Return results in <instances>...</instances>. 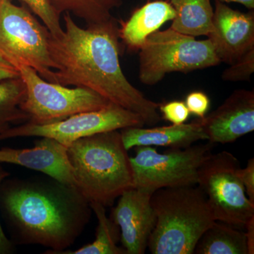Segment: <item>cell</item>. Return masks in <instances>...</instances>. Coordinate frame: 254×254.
I'll return each mask as SVG.
<instances>
[{
  "mask_svg": "<svg viewBox=\"0 0 254 254\" xmlns=\"http://www.w3.org/2000/svg\"><path fill=\"white\" fill-rule=\"evenodd\" d=\"M65 29L58 38L50 36L49 52L55 83L91 89L141 115L145 125L161 120L160 104L145 98L124 74L120 63V34L116 18L83 28L70 13L64 15Z\"/></svg>",
  "mask_w": 254,
  "mask_h": 254,
  "instance_id": "1",
  "label": "cell"
},
{
  "mask_svg": "<svg viewBox=\"0 0 254 254\" xmlns=\"http://www.w3.org/2000/svg\"><path fill=\"white\" fill-rule=\"evenodd\" d=\"M0 212L14 245H41L46 254H60L81 236L92 209L76 187L46 175L5 179Z\"/></svg>",
  "mask_w": 254,
  "mask_h": 254,
  "instance_id": "2",
  "label": "cell"
},
{
  "mask_svg": "<svg viewBox=\"0 0 254 254\" xmlns=\"http://www.w3.org/2000/svg\"><path fill=\"white\" fill-rule=\"evenodd\" d=\"M76 188L89 201L112 206L134 187L128 150L118 130L80 138L67 148Z\"/></svg>",
  "mask_w": 254,
  "mask_h": 254,
  "instance_id": "3",
  "label": "cell"
},
{
  "mask_svg": "<svg viewBox=\"0 0 254 254\" xmlns=\"http://www.w3.org/2000/svg\"><path fill=\"white\" fill-rule=\"evenodd\" d=\"M156 225L148 248L153 254H193L203 233L216 221L199 187H166L151 196Z\"/></svg>",
  "mask_w": 254,
  "mask_h": 254,
  "instance_id": "4",
  "label": "cell"
},
{
  "mask_svg": "<svg viewBox=\"0 0 254 254\" xmlns=\"http://www.w3.org/2000/svg\"><path fill=\"white\" fill-rule=\"evenodd\" d=\"M220 63L209 39L198 41L170 28L147 38L139 50L138 76L143 84L153 86L167 73H187Z\"/></svg>",
  "mask_w": 254,
  "mask_h": 254,
  "instance_id": "5",
  "label": "cell"
},
{
  "mask_svg": "<svg viewBox=\"0 0 254 254\" xmlns=\"http://www.w3.org/2000/svg\"><path fill=\"white\" fill-rule=\"evenodd\" d=\"M50 36L46 26L26 6L0 0V56L17 69L28 66L43 79L55 83Z\"/></svg>",
  "mask_w": 254,
  "mask_h": 254,
  "instance_id": "6",
  "label": "cell"
},
{
  "mask_svg": "<svg viewBox=\"0 0 254 254\" xmlns=\"http://www.w3.org/2000/svg\"><path fill=\"white\" fill-rule=\"evenodd\" d=\"M240 168L238 159L230 152L210 153L198 169L197 183L215 220L240 229L254 217V203L246 194Z\"/></svg>",
  "mask_w": 254,
  "mask_h": 254,
  "instance_id": "7",
  "label": "cell"
},
{
  "mask_svg": "<svg viewBox=\"0 0 254 254\" xmlns=\"http://www.w3.org/2000/svg\"><path fill=\"white\" fill-rule=\"evenodd\" d=\"M18 70L26 86V98L19 107L28 115V123L41 125L54 123L112 104L88 88H69L47 81L28 66H21Z\"/></svg>",
  "mask_w": 254,
  "mask_h": 254,
  "instance_id": "8",
  "label": "cell"
},
{
  "mask_svg": "<svg viewBox=\"0 0 254 254\" xmlns=\"http://www.w3.org/2000/svg\"><path fill=\"white\" fill-rule=\"evenodd\" d=\"M213 143L170 148L158 153L152 146L135 147L130 157L134 187L155 192L166 187L195 186L198 171L210 154Z\"/></svg>",
  "mask_w": 254,
  "mask_h": 254,
  "instance_id": "9",
  "label": "cell"
},
{
  "mask_svg": "<svg viewBox=\"0 0 254 254\" xmlns=\"http://www.w3.org/2000/svg\"><path fill=\"white\" fill-rule=\"evenodd\" d=\"M144 125L141 115L112 103L103 109L76 114L54 123L41 125L27 122L20 126L9 127L0 133V141L16 137H47L68 148L84 137Z\"/></svg>",
  "mask_w": 254,
  "mask_h": 254,
  "instance_id": "10",
  "label": "cell"
},
{
  "mask_svg": "<svg viewBox=\"0 0 254 254\" xmlns=\"http://www.w3.org/2000/svg\"><path fill=\"white\" fill-rule=\"evenodd\" d=\"M154 192L142 189H128L119 197L110 218L120 230V242L127 254H143L157 218L152 206Z\"/></svg>",
  "mask_w": 254,
  "mask_h": 254,
  "instance_id": "11",
  "label": "cell"
},
{
  "mask_svg": "<svg viewBox=\"0 0 254 254\" xmlns=\"http://www.w3.org/2000/svg\"><path fill=\"white\" fill-rule=\"evenodd\" d=\"M208 36L220 62L232 64L254 48V11L241 12L216 0Z\"/></svg>",
  "mask_w": 254,
  "mask_h": 254,
  "instance_id": "12",
  "label": "cell"
},
{
  "mask_svg": "<svg viewBox=\"0 0 254 254\" xmlns=\"http://www.w3.org/2000/svg\"><path fill=\"white\" fill-rule=\"evenodd\" d=\"M208 142L233 143L254 130V92L236 90L220 106L196 120Z\"/></svg>",
  "mask_w": 254,
  "mask_h": 254,
  "instance_id": "13",
  "label": "cell"
},
{
  "mask_svg": "<svg viewBox=\"0 0 254 254\" xmlns=\"http://www.w3.org/2000/svg\"><path fill=\"white\" fill-rule=\"evenodd\" d=\"M41 138L31 148H0V163L20 165L76 187L67 148L53 138Z\"/></svg>",
  "mask_w": 254,
  "mask_h": 254,
  "instance_id": "14",
  "label": "cell"
},
{
  "mask_svg": "<svg viewBox=\"0 0 254 254\" xmlns=\"http://www.w3.org/2000/svg\"><path fill=\"white\" fill-rule=\"evenodd\" d=\"M121 130L122 139L127 150L137 146L185 148L195 142L208 139L196 120L182 125L153 128L131 127Z\"/></svg>",
  "mask_w": 254,
  "mask_h": 254,
  "instance_id": "15",
  "label": "cell"
},
{
  "mask_svg": "<svg viewBox=\"0 0 254 254\" xmlns=\"http://www.w3.org/2000/svg\"><path fill=\"white\" fill-rule=\"evenodd\" d=\"M175 15V9L170 1H148L135 10L128 20L120 21V38L128 50L138 51L150 35L158 31L167 21H173Z\"/></svg>",
  "mask_w": 254,
  "mask_h": 254,
  "instance_id": "16",
  "label": "cell"
},
{
  "mask_svg": "<svg viewBox=\"0 0 254 254\" xmlns=\"http://www.w3.org/2000/svg\"><path fill=\"white\" fill-rule=\"evenodd\" d=\"M175 17L170 28L192 37L208 36L213 27L210 0H170Z\"/></svg>",
  "mask_w": 254,
  "mask_h": 254,
  "instance_id": "17",
  "label": "cell"
},
{
  "mask_svg": "<svg viewBox=\"0 0 254 254\" xmlns=\"http://www.w3.org/2000/svg\"><path fill=\"white\" fill-rule=\"evenodd\" d=\"M193 254H249L245 232L216 220L200 237Z\"/></svg>",
  "mask_w": 254,
  "mask_h": 254,
  "instance_id": "18",
  "label": "cell"
},
{
  "mask_svg": "<svg viewBox=\"0 0 254 254\" xmlns=\"http://www.w3.org/2000/svg\"><path fill=\"white\" fill-rule=\"evenodd\" d=\"M90 205L98 220L94 242L73 252L64 251L60 254H127L123 247L118 246L120 230L113 220L107 216L104 205L95 202H91Z\"/></svg>",
  "mask_w": 254,
  "mask_h": 254,
  "instance_id": "19",
  "label": "cell"
},
{
  "mask_svg": "<svg viewBox=\"0 0 254 254\" xmlns=\"http://www.w3.org/2000/svg\"><path fill=\"white\" fill-rule=\"evenodd\" d=\"M55 12L72 13L87 24L105 22L113 17L112 10L121 6L122 0H48Z\"/></svg>",
  "mask_w": 254,
  "mask_h": 254,
  "instance_id": "20",
  "label": "cell"
},
{
  "mask_svg": "<svg viewBox=\"0 0 254 254\" xmlns=\"http://www.w3.org/2000/svg\"><path fill=\"white\" fill-rule=\"evenodd\" d=\"M26 95V84L21 76L0 81V122L28 121V115L19 107Z\"/></svg>",
  "mask_w": 254,
  "mask_h": 254,
  "instance_id": "21",
  "label": "cell"
},
{
  "mask_svg": "<svg viewBox=\"0 0 254 254\" xmlns=\"http://www.w3.org/2000/svg\"><path fill=\"white\" fill-rule=\"evenodd\" d=\"M12 1V0H11ZM33 14L43 21L52 36L58 38L64 30L60 23V16L57 14L48 0H19Z\"/></svg>",
  "mask_w": 254,
  "mask_h": 254,
  "instance_id": "22",
  "label": "cell"
},
{
  "mask_svg": "<svg viewBox=\"0 0 254 254\" xmlns=\"http://www.w3.org/2000/svg\"><path fill=\"white\" fill-rule=\"evenodd\" d=\"M254 72V48L249 50L222 73L225 81H250Z\"/></svg>",
  "mask_w": 254,
  "mask_h": 254,
  "instance_id": "23",
  "label": "cell"
},
{
  "mask_svg": "<svg viewBox=\"0 0 254 254\" xmlns=\"http://www.w3.org/2000/svg\"><path fill=\"white\" fill-rule=\"evenodd\" d=\"M159 108L164 120L170 122L172 125H182L190 118V111L183 101L174 100L168 102L165 104H160Z\"/></svg>",
  "mask_w": 254,
  "mask_h": 254,
  "instance_id": "24",
  "label": "cell"
},
{
  "mask_svg": "<svg viewBox=\"0 0 254 254\" xmlns=\"http://www.w3.org/2000/svg\"><path fill=\"white\" fill-rule=\"evenodd\" d=\"M185 103L190 114H193L198 118H204L210 104L208 95L201 91L190 93L187 95Z\"/></svg>",
  "mask_w": 254,
  "mask_h": 254,
  "instance_id": "25",
  "label": "cell"
},
{
  "mask_svg": "<svg viewBox=\"0 0 254 254\" xmlns=\"http://www.w3.org/2000/svg\"><path fill=\"white\" fill-rule=\"evenodd\" d=\"M240 176L246 194L252 203H254V159L251 158L245 168L240 169Z\"/></svg>",
  "mask_w": 254,
  "mask_h": 254,
  "instance_id": "26",
  "label": "cell"
},
{
  "mask_svg": "<svg viewBox=\"0 0 254 254\" xmlns=\"http://www.w3.org/2000/svg\"><path fill=\"white\" fill-rule=\"evenodd\" d=\"M10 176L9 172L6 171L5 169L1 167L0 163V187L1 183L5 180ZM15 252V245L11 240L6 237L1 227L0 222V254H11Z\"/></svg>",
  "mask_w": 254,
  "mask_h": 254,
  "instance_id": "27",
  "label": "cell"
},
{
  "mask_svg": "<svg viewBox=\"0 0 254 254\" xmlns=\"http://www.w3.org/2000/svg\"><path fill=\"white\" fill-rule=\"evenodd\" d=\"M18 76L20 73L17 68L0 56V81Z\"/></svg>",
  "mask_w": 254,
  "mask_h": 254,
  "instance_id": "28",
  "label": "cell"
},
{
  "mask_svg": "<svg viewBox=\"0 0 254 254\" xmlns=\"http://www.w3.org/2000/svg\"><path fill=\"white\" fill-rule=\"evenodd\" d=\"M246 237L248 245L249 254H254V217L246 224Z\"/></svg>",
  "mask_w": 254,
  "mask_h": 254,
  "instance_id": "29",
  "label": "cell"
},
{
  "mask_svg": "<svg viewBox=\"0 0 254 254\" xmlns=\"http://www.w3.org/2000/svg\"><path fill=\"white\" fill-rule=\"evenodd\" d=\"M222 2H236L244 5L247 9L254 10V0H219Z\"/></svg>",
  "mask_w": 254,
  "mask_h": 254,
  "instance_id": "30",
  "label": "cell"
},
{
  "mask_svg": "<svg viewBox=\"0 0 254 254\" xmlns=\"http://www.w3.org/2000/svg\"><path fill=\"white\" fill-rule=\"evenodd\" d=\"M9 124L6 123H2V122H0V133L4 131V130H6V128H9Z\"/></svg>",
  "mask_w": 254,
  "mask_h": 254,
  "instance_id": "31",
  "label": "cell"
}]
</instances>
